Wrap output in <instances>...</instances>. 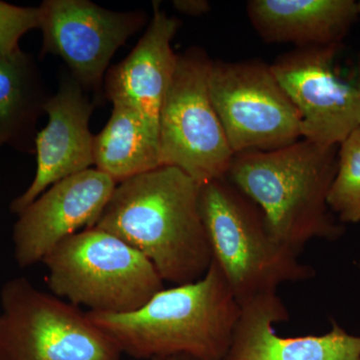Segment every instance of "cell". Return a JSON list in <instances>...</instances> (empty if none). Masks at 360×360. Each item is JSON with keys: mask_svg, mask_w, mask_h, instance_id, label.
<instances>
[{"mask_svg": "<svg viewBox=\"0 0 360 360\" xmlns=\"http://www.w3.org/2000/svg\"><path fill=\"white\" fill-rule=\"evenodd\" d=\"M198 182L161 165L116 184L94 225L142 253L172 285L201 278L213 257Z\"/></svg>", "mask_w": 360, "mask_h": 360, "instance_id": "cell-1", "label": "cell"}, {"mask_svg": "<svg viewBox=\"0 0 360 360\" xmlns=\"http://www.w3.org/2000/svg\"><path fill=\"white\" fill-rule=\"evenodd\" d=\"M338 146L302 139L271 151H245L226 179L262 210L270 232L300 252L315 239L336 241L345 229L328 206Z\"/></svg>", "mask_w": 360, "mask_h": 360, "instance_id": "cell-2", "label": "cell"}, {"mask_svg": "<svg viewBox=\"0 0 360 360\" xmlns=\"http://www.w3.org/2000/svg\"><path fill=\"white\" fill-rule=\"evenodd\" d=\"M239 314L240 305L213 262L201 278L163 288L135 311H87L122 354L144 360L172 355L222 360Z\"/></svg>", "mask_w": 360, "mask_h": 360, "instance_id": "cell-3", "label": "cell"}, {"mask_svg": "<svg viewBox=\"0 0 360 360\" xmlns=\"http://www.w3.org/2000/svg\"><path fill=\"white\" fill-rule=\"evenodd\" d=\"M200 210L213 262L240 307L277 292L281 284L315 276L314 269L300 262V252L270 232L259 207L227 179L200 186Z\"/></svg>", "mask_w": 360, "mask_h": 360, "instance_id": "cell-4", "label": "cell"}, {"mask_svg": "<svg viewBox=\"0 0 360 360\" xmlns=\"http://www.w3.org/2000/svg\"><path fill=\"white\" fill-rule=\"evenodd\" d=\"M54 295L98 314H129L165 288L155 265L122 239L90 227L68 236L44 259Z\"/></svg>", "mask_w": 360, "mask_h": 360, "instance_id": "cell-5", "label": "cell"}, {"mask_svg": "<svg viewBox=\"0 0 360 360\" xmlns=\"http://www.w3.org/2000/svg\"><path fill=\"white\" fill-rule=\"evenodd\" d=\"M0 360H120L122 352L79 307L25 277L0 290Z\"/></svg>", "mask_w": 360, "mask_h": 360, "instance_id": "cell-6", "label": "cell"}, {"mask_svg": "<svg viewBox=\"0 0 360 360\" xmlns=\"http://www.w3.org/2000/svg\"><path fill=\"white\" fill-rule=\"evenodd\" d=\"M212 63L200 47L177 54L160 116L161 165L179 168L200 186L226 179L234 158L210 97Z\"/></svg>", "mask_w": 360, "mask_h": 360, "instance_id": "cell-7", "label": "cell"}, {"mask_svg": "<svg viewBox=\"0 0 360 360\" xmlns=\"http://www.w3.org/2000/svg\"><path fill=\"white\" fill-rule=\"evenodd\" d=\"M271 70L300 111L302 139L340 146L360 127V53L345 44L296 47Z\"/></svg>", "mask_w": 360, "mask_h": 360, "instance_id": "cell-8", "label": "cell"}, {"mask_svg": "<svg viewBox=\"0 0 360 360\" xmlns=\"http://www.w3.org/2000/svg\"><path fill=\"white\" fill-rule=\"evenodd\" d=\"M208 86L234 155L276 150L302 139V116L271 65L212 60Z\"/></svg>", "mask_w": 360, "mask_h": 360, "instance_id": "cell-9", "label": "cell"}, {"mask_svg": "<svg viewBox=\"0 0 360 360\" xmlns=\"http://www.w3.org/2000/svg\"><path fill=\"white\" fill-rule=\"evenodd\" d=\"M39 7L41 53L63 58L84 90L101 89L116 51L146 20L141 11H108L89 0H46Z\"/></svg>", "mask_w": 360, "mask_h": 360, "instance_id": "cell-10", "label": "cell"}, {"mask_svg": "<svg viewBox=\"0 0 360 360\" xmlns=\"http://www.w3.org/2000/svg\"><path fill=\"white\" fill-rule=\"evenodd\" d=\"M96 168L71 175L47 188L18 215L13 255L20 269L44 262L61 241L94 227L116 186Z\"/></svg>", "mask_w": 360, "mask_h": 360, "instance_id": "cell-11", "label": "cell"}, {"mask_svg": "<svg viewBox=\"0 0 360 360\" xmlns=\"http://www.w3.org/2000/svg\"><path fill=\"white\" fill-rule=\"evenodd\" d=\"M94 108L72 75L63 78L58 91L44 103L49 122L35 136L34 179L25 193L14 198L11 212L20 214L56 182L94 165V135L89 129Z\"/></svg>", "mask_w": 360, "mask_h": 360, "instance_id": "cell-12", "label": "cell"}, {"mask_svg": "<svg viewBox=\"0 0 360 360\" xmlns=\"http://www.w3.org/2000/svg\"><path fill=\"white\" fill-rule=\"evenodd\" d=\"M180 25L155 2L143 37L122 63L108 68L104 78V91L112 105L136 112L158 143L161 108L177 61L172 42Z\"/></svg>", "mask_w": 360, "mask_h": 360, "instance_id": "cell-13", "label": "cell"}, {"mask_svg": "<svg viewBox=\"0 0 360 360\" xmlns=\"http://www.w3.org/2000/svg\"><path fill=\"white\" fill-rule=\"evenodd\" d=\"M288 319V310L276 292L241 305L222 360H360V335H352L335 321L321 335H277L274 324Z\"/></svg>", "mask_w": 360, "mask_h": 360, "instance_id": "cell-14", "label": "cell"}, {"mask_svg": "<svg viewBox=\"0 0 360 360\" xmlns=\"http://www.w3.org/2000/svg\"><path fill=\"white\" fill-rule=\"evenodd\" d=\"M246 13L264 41L297 49L345 44L359 20L354 0H250Z\"/></svg>", "mask_w": 360, "mask_h": 360, "instance_id": "cell-15", "label": "cell"}, {"mask_svg": "<svg viewBox=\"0 0 360 360\" xmlns=\"http://www.w3.org/2000/svg\"><path fill=\"white\" fill-rule=\"evenodd\" d=\"M94 165L120 184L161 167L160 143L136 112L115 104L110 120L94 135Z\"/></svg>", "mask_w": 360, "mask_h": 360, "instance_id": "cell-16", "label": "cell"}, {"mask_svg": "<svg viewBox=\"0 0 360 360\" xmlns=\"http://www.w3.org/2000/svg\"><path fill=\"white\" fill-rule=\"evenodd\" d=\"M34 68L21 49L0 58V135L6 143L20 144L32 134L49 98L42 97Z\"/></svg>", "mask_w": 360, "mask_h": 360, "instance_id": "cell-17", "label": "cell"}, {"mask_svg": "<svg viewBox=\"0 0 360 360\" xmlns=\"http://www.w3.org/2000/svg\"><path fill=\"white\" fill-rule=\"evenodd\" d=\"M328 206L341 224H359L360 127L338 146V170Z\"/></svg>", "mask_w": 360, "mask_h": 360, "instance_id": "cell-18", "label": "cell"}, {"mask_svg": "<svg viewBox=\"0 0 360 360\" xmlns=\"http://www.w3.org/2000/svg\"><path fill=\"white\" fill-rule=\"evenodd\" d=\"M39 26V7H21L0 1V58L20 51L21 37Z\"/></svg>", "mask_w": 360, "mask_h": 360, "instance_id": "cell-19", "label": "cell"}, {"mask_svg": "<svg viewBox=\"0 0 360 360\" xmlns=\"http://www.w3.org/2000/svg\"><path fill=\"white\" fill-rule=\"evenodd\" d=\"M174 6L179 13L191 16H200L210 11V4L205 0H175Z\"/></svg>", "mask_w": 360, "mask_h": 360, "instance_id": "cell-20", "label": "cell"}, {"mask_svg": "<svg viewBox=\"0 0 360 360\" xmlns=\"http://www.w3.org/2000/svg\"><path fill=\"white\" fill-rule=\"evenodd\" d=\"M149 360H198L193 357L186 356V355H172V356L156 357V359Z\"/></svg>", "mask_w": 360, "mask_h": 360, "instance_id": "cell-21", "label": "cell"}, {"mask_svg": "<svg viewBox=\"0 0 360 360\" xmlns=\"http://www.w3.org/2000/svg\"><path fill=\"white\" fill-rule=\"evenodd\" d=\"M357 13H359V20H360V1L357 2Z\"/></svg>", "mask_w": 360, "mask_h": 360, "instance_id": "cell-22", "label": "cell"}, {"mask_svg": "<svg viewBox=\"0 0 360 360\" xmlns=\"http://www.w3.org/2000/svg\"><path fill=\"white\" fill-rule=\"evenodd\" d=\"M4 143H6V142H4V139H2L1 135H0V146H1Z\"/></svg>", "mask_w": 360, "mask_h": 360, "instance_id": "cell-23", "label": "cell"}, {"mask_svg": "<svg viewBox=\"0 0 360 360\" xmlns=\"http://www.w3.org/2000/svg\"><path fill=\"white\" fill-rule=\"evenodd\" d=\"M357 267H359V269L360 270V262H357Z\"/></svg>", "mask_w": 360, "mask_h": 360, "instance_id": "cell-24", "label": "cell"}]
</instances>
